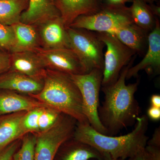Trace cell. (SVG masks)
Instances as JSON below:
<instances>
[{"instance_id":"obj_1","label":"cell","mask_w":160,"mask_h":160,"mask_svg":"<svg viewBox=\"0 0 160 160\" xmlns=\"http://www.w3.org/2000/svg\"><path fill=\"white\" fill-rule=\"evenodd\" d=\"M135 58L123 68L117 81L102 87L104 100L98 108L100 122L107 131V135L114 136L121 130L132 126L140 117L141 109L135 94L139 81L126 85V75Z\"/></svg>"},{"instance_id":"obj_2","label":"cell","mask_w":160,"mask_h":160,"mask_svg":"<svg viewBox=\"0 0 160 160\" xmlns=\"http://www.w3.org/2000/svg\"><path fill=\"white\" fill-rule=\"evenodd\" d=\"M148 127V118L146 115L137 118L131 132L120 136L102 134L89 124L77 122L73 137L93 146L101 153H108L114 158L126 160L145 149L149 140L146 135Z\"/></svg>"},{"instance_id":"obj_3","label":"cell","mask_w":160,"mask_h":160,"mask_svg":"<svg viewBox=\"0 0 160 160\" xmlns=\"http://www.w3.org/2000/svg\"><path fill=\"white\" fill-rule=\"evenodd\" d=\"M43 82L40 92L28 96L73 118L78 123L89 124L83 113L81 92L71 75L47 69Z\"/></svg>"},{"instance_id":"obj_4","label":"cell","mask_w":160,"mask_h":160,"mask_svg":"<svg viewBox=\"0 0 160 160\" xmlns=\"http://www.w3.org/2000/svg\"><path fill=\"white\" fill-rule=\"evenodd\" d=\"M82 96L83 113L92 128L107 135V131L98 116L100 91L102 87L103 70L93 69L86 74L71 75Z\"/></svg>"},{"instance_id":"obj_5","label":"cell","mask_w":160,"mask_h":160,"mask_svg":"<svg viewBox=\"0 0 160 160\" xmlns=\"http://www.w3.org/2000/svg\"><path fill=\"white\" fill-rule=\"evenodd\" d=\"M69 47L78 56L87 72L93 69L103 70L105 45L98 33L85 29L68 27Z\"/></svg>"},{"instance_id":"obj_6","label":"cell","mask_w":160,"mask_h":160,"mask_svg":"<svg viewBox=\"0 0 160 160\" xmlns=\"http://www.w3.org/2000/svg\"><path fill=\"white\" fill-rule=\"evenodd\" d=\"M131 23L133 22L129 7L126 5L111 6L104 3L97 12L79 17L69 27L112 33L121 26Z\"/></svg>"},{"instance_id":"obj_7","label":"cell","mask_w":160,"mask_h":160,"mask_svg":"<svg viewBox=\"0 0 160 160\" xmlns=\"http://www.w3.org/2000/svg\"><path fill=\"white\" fill-rule=\"evenodd\" d=\"M100 39L106 46L104 55V68L102 87L115 82L125 66L136 53L109 32H97Z\"/></svg>"},{"instance_id":"obj_8","label":"cell","mask_w":160,"mask_h":160,"mask_svg":"<svg viewBox=\"0 0 160 160\" xmlns=\"http://www.w3.org/2000/svg\"><path fill=\"white\" fill-rule=\"evenodd\" d=\"M77 124L76 120L64 114L51 128L35 134L34 160H54L60 146L73 137Z\"/></svg>"},{"instance_id":"obj_9","label":"cell","mask_w":160,"mask_h":160,"mask_svg":"<svg viewBox=\"0 0 160 160\" xmlns=\"http://www.w3.org/2000/svg\"><path fill=\"white\" fill-rule=\"evenodd\" d=\"M46 69L70 75L88 73L74 52L70 48L46 49L40 47L35 50Z\"/></svg>"},{"instance_id":"obj_10","label":"cell","mask_w":160,"mask_h":160,"mask_svg":"<svg viewBox=\"0 0 160 160\" xmlns=\"http://www.w3.org/2000/svg\"><path fill=\"white\" fill-rule=\"evenodd\" d=\"M144 70L149 75H158L160 72V23L157 18L155 26L148 37V48L143 59L127 72L126 79L137 77L140 71Z\"/></svg>"},{"instance_id":"obj_11","label":"cell","mask_w":160,"mask_h":160,"mask_svg":"<svg viewBox=\"0 0 160 160\" xmlns=\"http://www.w3.org/2000/svg\"><path fill=\"white\" fill-rule=\"evenodd\" d=\"M55 4L67 28L79 17L97 12L104 2L103 0H55Z\"/></svg>"},{"instance_id":"obj_12","label":"cell","mask_w":160,"mask_h":160,"mask_svg":"<svg viewBox=\"0 0 160 160\" xmlns=\"http://www.w3.org/2000/svg\"><path fill=\"white\" fill-rule=\"evenodd\" d=\"M36 27L41 47L46 49L70 48L67 28L61 17L49 20Z\"/></svg>"},{"instance_id":"obj_13","label":"cell","mask_w":160,"mask_h":160,"mask_svg":"<svg viewBox=\"0 0 160 160\" xmlns=\"http://www.w3.org/2000/svg\"><path fill=\"white\" fill-rule=\"evenodd\" d=\"M43 84V79L30 77L17 72L9 70L0 74V89L29 95L40 92Z\"/></svg>"},{"instance_id":"obj_14","label":"cell","mask_w":160,"mask_h":160,"mask_svg":"<svg viewBox=\"0 0 160 160\" xmlns=\"http://www.w3.org/2000/svg\"><path fill=\"white\" fill-rule=\"evenodd\" d=\"M10 53L9 70L17 72L30 77L43 79L47 69L35 52L23 51Z\"/></svg>"},{"instance_id":"obj_15","label":"cell","mask_w":160,"mask_h":160,"mask_svg":"<svg viewBox=\"0 0 160 160\" xmlns=\"http://www.w3.org/2000/svg\"><path fill=\"white\" fill-rule=\"evenodd\" d=\"M59 17L55 0H29L28 7L21 15L20 22L38 26Z\"/></svg>"},{"instance_id":"obj_16","label":"cell","mask_w":160,"mask_h":160,"mask_svg":"<svg viewBox=\"0 0 160 160\" xmlns=\"http://www.w3.org/2000/svg\"><path fill=\"white\" fill-rule=\"evenodd\" d=\"M104 160L103 153L93 146L72 137L60 146L54 160Z\"/></svg>"},{"instance_id":"obj_17","label":"cell","mask_w":160,"mask_h":160,"mask_svg":"<svg viewBox=\"0 0 160 160\" xmlns=\"http://www.w3.org/2000/svg\"><path fill=\"white\" fill-rule=\"evenodd\" d=\"M27 112L0 116V151L26 134L23 120Z\"/></svg>"},{"instance_id":"obj_18","label":"cell","mask_w":160,"mask_h":160,"mask_svg":"<svg viewBox=\"0 0 160 160\" xmlns=\"http://www.w3.org/2000/svg\"><path fill=\"white\" fill-rule=\"evenodd\" d=\"M41 106H47L29 96H26L11 90L0 89V116L29 111Z\"/></svg>"},{"instance_id":"obj_19","label":"cell","mask_w":160,"mask_h":160,"mask_svg":"<svg viewBox=\"0 0 160 160\" xmlns=\"http://www.w3.org/2000/svg\"><path fill=\"white\" fill-rule=\"evenodd\" d=\"M111 33L136 53L142 55L146 53L149 33L134 23L121 26Z\"/></svg>"},{"instance_id":"obj_20","label":"cell","mask_w":160,"mask_h":160,"mask_svg":"<svg viewBox=\"0 0 160 160\" xmlns=\"http://www.w3.org/2000/svg\"><path fill=\"white\" fill-rule=\"evenodd\" d=\"M15 38L11 52L34 51L41 47V42L36 26L20 22L12 25Z\"/></svg>"},{"instance_id":"obj_21","label":"cell","mask_w":160,"mask_h":160,"mask_svg":"<svg viewBox=\"0 0 160 160\" xmlns=\"http://www.w3.org/2000/svg\"><path fill=\"white\" fill-rule=\"evenodd\" d=\"M129 7L133 23L149 33L155 26L157 17L152 12L149 4L142 0H132Z\"/></svg>"},{"instance_id":"obj_22","label":"cell","mask_w":160,"mask_h":160,"mask_svg":"<svg viewBox=\"0 0 160 160\" xmlns=\"http://www.w3.org/2000/svg\"><path fill=\"white\" fill-rule=\"evenodd\" d=\"M29 0H0V23L11 26L20 22Z\"/></svg>"},{"instance_id":"obj_23","label":"cell","mask_w":160,"mask_h":160,"mask_svg":"<svg viewBox=\"0 0 160 160\" xmlns=\"http://www.w3.org/2000/svg\"><path fill=\"white\" fill-rule=\"evenodd\" d=\"M22 139L19 148L13 154L12 160H34L35 134L26 133Z\"/></svg>"},{"instance_id":"obj_24","label":"cell","mask_w":160,"mask_h":160,"mask_svg":"<svg viewBox=\"0 0 160 160\" xmlns=\"http://www.w3.org/2000/svg\"><path fill=\"white\" fill-rule=\"evenodd\" d=\"M64 115L51 107H42L38 121V133L51 128L63 118Z\"/></svg>"},{"instance_id":"obj_25","label":"cell","mask_w":160,"mask_h":160,"mask_svg":"<svg viewBox=\"0 0 160 160\" xmlns=\"http://www.w3.org/2000/svg\"><path fill=\"white\" fill-rule=\"evenodd\" d=\"M15 42L14 33L11 26L0 23V49L10 53Z\"/></svg>"},{"instance_id":"obj_26","label":"cell","mask_w":160,"mask_h":160,"mask_svg":"<svg viewBox=\"0 0 160 160\" xmlns=\"http://www.w3.org/2000/svg\"><path fill=\"white\" fill-rule=\"evenodd\" d=\"M42 107L43 106L37 107L26 112L23 120V125L26 134L38 133V121Z\"/></svg>"},{"instance_id":"obj_27","label":"cell","mask_w":160,"mask_h":160,"mask_svg":"<svg viewBox=\"0 0 160 160\" xmlns=\"http://www.w3.org/2000/svg\"><path fill=\"white\" fill-rule=\"evenodd\" d=\"M21 144L20 139L18 140L1 150L0 151V160H12L13 154L19 148Z\"/></svg>"},{"instance_id":"obj_28","label":"cell","mask_w":160,"mask_h":160,"mask_svg":"<svg viewBox=\"0 0 160 160\" xmlns=\"http://www.w3.org/2000/svg\"><path fill=\"white\" fill-rule=\"evenodd\" d=\"M10 67V52L0 49V74L8 71Z\"/></svg>"},{"instance_id":"obj_29","label":"cell","mask_w":160,"mask_h":160,"mask_svg":"<svg viewBox=\"0 0 160 160\" xmlns=\"http://www.w3.org/2000/svg\"><path fill=\"white\" fill-rule=\"evenodd\" d=\"M148 118L152 121H159L160 119V108L154 106H150L147 110V112Z\"/></svg>"},{"instance_id":"obj_30","label":"cell","mask_w":160,"mask_h":160,"mask_svg":"<svg viewBox=\"0 0 160 160\" xmlns=\"http://www.w3.org/2000/svg\"><path fill=\"white\" fill-rule=\"evenodd\" d=\"M145 149L152 160H160V147L146 145Z\"/></svg>"},{"instance_id":"obj_31","label":"cell","mask_w":160,"mask_h":160,"mask_svg":"<svg viewBox=\"0 0 160 160\" xmlns=\"http://www.w3.org/2000/svg\"><path fill=\"white\" fill-rule=\"evenodd\" d=\"M147 145L160 147V129L157 128L151 139L148 141Z\"/></svg>"},{"instance_id":"obj_32","label":"cell","mask_w":160,"mask_h":160,"mask_svg":"<svg viewBox=\"0 0 160 160\" xmlns=\"http://www.w3.org/2000/svg\"><path fill=\"white\" fill-rule=\"evenodd\" d=\"M129 160H152V159L150 155L146 151V149H145L133 157L129 158Z\"/></svg>"},{"instance_id":"obj_33","label":"cell","mask_w":160,"mask_h":160,"mask_svg":"<svg viewBox=\"0 0 160 160\" xmlns=\"http://www.w3.org/2000/svg\"><path fill=\"white\" fill-rule=\"evenodd\" d=\"M103 2L111 6H125L126 3L132 2V0H103Z\"/></svg>"},{"instance_id":"obj_34","label":"cell","mask_w":160,"mask_h":160,"mask_svg":"<svg viewBox=\"0 0 160 160\" xmlns=\"http://www.w3.org/2000/svg\"><path fill=\"white\" fill-rule=\"evenodd\" d=\"M151 106L160 108V95L159 94H153L150 98Z\"/></svg>"},{"instance_id":"obj_35","label":"cell","mask_w":160,"mask_h":160,"mask_svg":"<svg viewBox=\"0 0 160 160\" xmlns=\"http://www.w3.org/2000/svg\"><path fill=\"white\" fill-rule=\"evenodd\" d=\"M149 4L150 9H151L152 12L153 13L155 16L157 18L160 17V7L159 6L156 5L154 3Z\"/></svg>"},{"instance_id":"obj_36","label":"cell","mask_w":160,"mask_h":160,"mask_svg":"<svg viewBox=\"0 0 160 160\" xmlns=\"http://www.w3.org/2000/svg\"><path fill=\"white\" fill-rule=\"evenodd\" d=\"M104 157V160H126L122 159H116L112 157L108 153H103Z\"/></svg>"},{"instance_id":"obj_37","label":"cell","mask_w":160,"mask_h":160,"mask_svg":"<svg viewBox=\"0 0 160 160\" xmlns=\"http://www.w3.org/2000/svg\"><path fill=\"white\" fill-rule=\"evenodd\" d=\"M148 3V4H152V3H154L155 2L157 1V0H142Z\"/></svg>"},{"instance_id":"obj_38","label":"cell","mask_w":160,"mask_h":160,"mask_svg":"<svg viewBox=\"0 0 160 160\" xmlns=\"http://www.w3.org/2000/svg\"><path fill=\"white\" fill-rule=\"evenodd\" d=\"M97 160L92 159V160Z\"/></svg>"}]
</instances>
